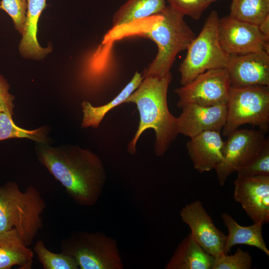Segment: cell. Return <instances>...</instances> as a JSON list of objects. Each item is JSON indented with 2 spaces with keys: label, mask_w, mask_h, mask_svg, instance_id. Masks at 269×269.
<instances>
[{
  "label": "cell",
  "mask_w": 269,
  "mask_h": 269,
  "mask_svg": "<svg viewBox=\"0 0 269 269\" xmlns=\"http://www.w3.org/2000/svg\"><path fill=\"white\" fill-rule=\"evenodd\" d=\"M35 150L38 161L75 203L85 207L97 203L107 179L105 166L98 155L74 145L52 146L36 143Z\"/></svg>",
  "instance_id": "cell-1"
},
{
  "label": "cell",
  "mask_w": 269,
  "mask_h": 269,
  "mask_svg": "<svg viewBox=\"0 0 269 269\" xmlns=\"http://www.w3.org/2000/svg\"><path fill=\"white\" fill-rule=\"evenodd\" d=\"M184 16L168 5L160 13L112 28L104 39L115 42L138 36L151 40L157 47V53L144 70L142 76H163L170 72L177 55L187 50L195 37Z\"/></svg>",
  "instance_id": "cell-2"
},
{
  "label": "cell",
  "mask_w": 269,
  "mask_h": 269,
  "mask_svg": "<svg viewBox=\"0 0 269 269\" xmlns=\"http://www.w3.org/2000/svg\"><path fill=\"white\" fill-rule=\"evenodd\" d=\"M172 80L170 72L163 76H147L125 103L136 105L140 120L138 128L129 142L128 151L136 153V144L141 134L148 129L155 134L154 151L156 156H163L178 133L176 117L172 115L167 105V91Z\"/></svg>",
  "instance_id": "cell-3"
},
{
  "label": "cell",
  "mask_w": 269,
  "mask_h": 269,
  "mask_svg": "<svg viewBox=\"0 0 269 269\" xmlns=\"http://www.w3.org/2000/svg\"><path fill=\"white\" fill-rule=\"evenodd\" d=\"M46 208L43 197L34 186L22 191L14 181L0 185V234L14 229L29 247L43 228L42 214Z\"/></svg>",
  "instance_id": "cell-4"
},
{
  "label": "cell",
  "mask_w": 269,
  "mask_h": 269,
  "mask_svg": "<svg viewBox=\"0 0 269 269\" xmlns=\"http://www.w3.org/2000/svg\"><path fill=\"white\" fill-rule=\"evenodd\" d=\"M61 252L72 257L80 269H124L117 242L98 231H74L62 239Z\"/></svg>",
  "instance_id": "cell-5"
},
{
  "label": "cell",
  "mask_w": 269,
  "mask_h": 269,
  "mask_svg": "<svg viewBox=\"0 0 269 269\" xmlns=\"http://www.w3.org/2000/svg\"><path fill=\"white\" fill-rule=\"evenodd\" d=\"M219 19L217 11H212L200 32L187 48L186 55L179 68L181 85L189 83L206 71L226 68L229 56L219 43Z\"/></svg>",
  "instance_id": "cell-6"
},
{
  "label": "cell",
  "mask_w": 269,
  "mask_h": 269,
  "mask_svg": "<svg viewBox=\"0 0 269 269\" xmlns=\"http://www.w3.org/2000/svg\"><path fill=\"white\" fill-rule=\"evenodd\" d=\"M257 126L267 133L269 127V86L231 87L227 118L222 134L228 136L241 125Z\"/></svg>",
  "instance_id": "cell-7"
},
{
  "label": "cell",
  "mask_w": 269,
  "mask_h": 269,
  "mask_svg": "<svg viewBox=\"0 0 269 269\" xmlns=\"http://www.w3.org/2000/svg\"><path fill=\"white\" fill-rule=\"evenodd\" d=\"M224 141L222 158L215 167L219 184L223 186L233 172L249 164L260 152L268 138L260 130L237 129Z\"/></svg>",
  "instance_id": "cell-8"
},
{
  "label": "cell",
  "mask_w": 269,
  "mask_h": 269,
  "mask_svg": "<svg viewBox=\"0 0 269 269\" xmlns=\"http://www.w3.org/2000/svg\"><path fill=\"white\" fill-rule=\"evenodd\" d=\"M231 87L226 68L206 71L175 90L179 97L177 106L181 108L190 104L205 106L227 105Z\"/></svg>",
  "instance_id": "cell-9"
},
{
  "label": "cell",
  "mask_w": 269,
  "mask_h": 269,
  "mask_svg": "<svg viewBox=\"0 0 269 269\" xmlns=\"http://www.w3.org/2000/svg\"><path fill=\"white\" fill-rule=\"evenodd\" d=\"M218 34L222 48L229 56L263 51L269 52V42L262 34L258 25L230 15L219 18Z\"/></svg>",
  "instance_id": "cell-10"
},
{
  "label": "cell",
  "mask_w": 269,
  "mask_h": 269,
  "mask_svg": "<svg viewBox=\"0 0 269 269\" xmlns=\"http://www.w3.org/2000/svg\"><path fill=\"white\" fill-rule=\"evenodd\" d=\"M180 216L190 228L193 239L207 253L215 258L223 254L227 235L216 227L201 201L186 204Z\"/></svg>",
  "instance_id": "cell-11"
},
{
  "label": "cell",
  "mask_w": 269,
  "mask_h": 269,
  "mask_svg": "<svg viewBox=\"0 0 269 269\" xmlns=\"http://www.w3.org/2000/svg\"><path fill=\"white\" fill-rule=\"evenodd\" d=\"M233 197L254 223H269V176L238 174Z\"/></svg>",
  "instance_id": "cell-12"
},
{
  "label": "cell",
  "mask_w": 269,
  "mask_h": 269,
  "mask_svg": "<svg viewBox=\"0 0 269 269\" xmlns=\"http://www.w3.org/2000/svg\"><path fill=\"white\" fill-rule=\"evenodd\" d=\"M232 87L269 86V53L231 55L226 68Z\"/></svg>",
  "instance_id": "cell-13"
},
{
  "label": "cell",
  "mask_w": 269,
  "mask_h": 269,
  "mask_svg": "<svg viewBox=\"0 0 269 269\" xmlns=\"http://www.w3.org/2000/svg\"><path fill=\"white\" fill-rule=\"evenodd\" d=\"M176 118L178 134L192 138L207 131L220 132L227 118V105L205 106L190 104L183 106Z\"/></svg>",
  "instance_id": "cell-14"
},
{
  "label": "cell",
  "mask_w": 269,
  "mask_h": 269,
  "mask_svg": "<svg viewBox=\"0 0 269 269\" xmlns=\"http://www.w3.org/2000/svg\"><path fill=\"white\" fill-rule=\"evenodd\" d=\"M223 144L219 132H205L190 138L186 148L194 168L200 173L214 169L222 158Z\"/></svg>",
  "instance_id": "cell-15"
},
{
  "label": "cell",
  "mask_w": 269,
  "mask_h": 269,
  "mask_svg": "<svg viewBox=\"0 0 269 269\" xmlns=\"http://www.w3.org/2000/svg\"><path fill=\"white\" fill-rule=\"evenodd\" d=\"M46 6V0H27L24 28L18 46L19 52L24 57L40 59L51 51V46L42 47L37 38L39 18Z\"/></svg>",
  "instance_id": "cell-16"
},
{
  "label": "cell",
  "mask_w": 269,
  "mask_h": 269,
  "mask_svg": "<svg viewBox=\"0 0 269 269\" xmlns=\"http://www.w3.org/2000/svg\"><path fill=\"white\" fill-rule=\"evenodd\" d=\"M214 260L190 233L179 244L164 269H212Z\"/></svg>",
  "instance_id": "cell-17"
},
{
  "label": "cell",
  "mask_w": 269,
  "mask_h": 269,
  "mask_svg": "<svg viewBox=\"0 0 269 269\" xmlns=\"http://www.w3.org/2000/svg\"><path fill=\"white\" fill-rule=\"evenodd\" d=\"M33 256V251L25 245L15 229L0 234V269L15 266L20 269H30Z\"/></svg>",
  "instance_id": "cell-18"
},
{
  "label": "cell",
  "mask_w": 269,
  "mask_h": 269,
  "mask_svg": "<svg viewBox=\"0 0 269 269\" xmlns=\"http://www.w3.org/2000/svg\"><path fill=\"white\" fill-rule=\"evenodd\" d=\"M221 217L228 231L224 254H228L234 246L245 245L256 247L269 256V250L263 237V224L254 223L251 226H243L228 213L222 214Z\"/></svg>",
  "instance_id": "cell-19"
},
{
  "label": "cell",
  "mask_w": 269,
  "mask_h": 269,
  "mask_svg": "<svg viewBox=\"0 0 269 269\" xmlns=\"http://www.w3.org/2000/svg\"><path fill=\"white\" fill-rule=\"evenodd\" d=\"M143 79L142 75L135 72L131 80L119 94L110 102L104 105L94 107L88 101L82 102V128H98L107 113L113 108L124 103L128 98L138 88Z\"/></svg>",
  "instance_id": "cell-20"
},
{
  "label": "cell",
  "mask_w": 269,
  "mask_h": 269,
  "mask_svg": "<svg viewBox=\"0 0 269 269\" xmlns=\"http://www.w3.org/2000/svg\"><path fill=\"white\" fill-rule=\"evenodd\" d=\"M166 7L165 0H128L114 13L112 28L160 13Z\"/></svg>",
  "instance_id": "cell-21"
},
{
  "label": "cell",
  "mask_w": 269,
  "mask_h": 269,
  "mask_svg": "<svg viewBox=\"0 0 269 269\" xmlns=\"http://www.w3.org/2000/svg\"><path fill=\"white\" fill-rule=\"evenodd\" d=\"M12 116L5 112H0V141L11 138H28L36 143L49 144L48 130L41 127L33 130H27L17 126Z\"/></svg>",
  "instance_id": "cell-22"
},
{
  "label": "cell",
  "mask_w": 269,
  "mask_h": 269,
  "mask_svg": "<svg viewBox=\"0 0 269 269\" xmlns=\"http://www.w3.org/2000/svg\"><path fill=\"white\" fill-rule=\"evenodd\" d=\"M229 15L258 25L269 15V0H232Z\"/></svg>",
  "instance_id": "cell-23"
},
{
  "label": "cell",
  "mask_w": 269,
  "mask_h": 269,
  "mask_svg": "<svg viewBox=\"0 0 269 269\" xmlns=\"http://www.w3.org/2000/svg\"><path fill=\"white\" fill-rule=\"evenodd\" d=\"M33 252L44 269H79L75 260L62 252L53 253L49 250L42 241H37Z\"/></svg>",
  "instance_id": "cell-24"
},
{
  "label": "cell",
  "mask_w": 269,
  "mask_h": 269,
  "mask_svg": "<svg viewBox=\"0 0 269 269\" xmlns=\"http://www.w3.org/2000/svg\"><path fill=\"white\" fill-rule=\"evenodd\" d=\"M252 258L250 254L238 248L233 255L222 254L215 258L212 269H249Z\"/></svg>",
  "instance_id": "cell-25"
},
{
  "label": "cell",
  "mask_w": 269,
  "mask_h": 269,
  "mask_svg": "<svg viewBox=\"0 0 269 269\" xmlns=\"http://www.w3.org/2000/svg\"><path fill=\"white\" fill-rule=\"evenodd\" d=\"M246 176H269V139L258 155L247 165L237 171Z\"/></svg>",
  "instance_id": "cell-26"
},
{
  "label": "cell",
  "mask_w": 269,
  "mask_h": 269,
  "mask_svg": "<svg viewBox=\"0 0 269 269\" xmlns=\"http://www.w3.org/2000/svg\"><path fill=\"white\" fill-rule=\"evenodd\" d=\"M27 0H1L0 9L5 11L11 18L14 26L22 34L25 22Z\"/></svg>",
  "instance_id": "cell-27"
},
{
  "label": "cell",
  "mask_w": 269,
  "mask_h": 269,
  "mask_svg": "<svg viewBox=\"0 0 269 269\" xmlns=\"http://www.w3.org/2000/svg\"><path fill=\"white\" fill-rule=\"evenodd\" d=\"M169 5L184 16L195 20L200 18L203 11L210 4L206 0H167Z\"/></svg>",
  "instance_id": "cell-28"
},
{
  "label": "cell",
  "mask_w": 269,
  "mask_h": 269,
  "mask_svg": "<svg viewBox=\"0 0 269 269\" xmlns=\"http://www.w3.org/2000/svg\"><path fill=\"white\" fill-rule=\"evenodd\" d=\"M10 86L6 79L0 74V112L14 115V97L9 92Z\"/></svg>",
  "instance_id": "cell-29"
},
{
  "label": "cell",
  "mask_w": 269,
  "mask_h": 269,
  "mask_svg": "<svg viewBox=\"0 0 269 269\" xmlns=\"http://www.w3.org/2000/svg\"><path fill=\"white\" fill-rule=\"evenodd\" d=\"M258 27L266 40L269 42V15L258 25Z\"/></svg>",
  "instance_id": "cell-30"
},
{
  "label": "cell",
  "mask_w": 269,
  "mask_h": 269,
  "mask_svg": "<svg viewBox=\"0 0 269 269\" xmlns=\"http://www.w3.org/2000/svg\"><path fill=\"white\" fill-rule=\"evenodd\" d=\"M216 0H206V1H207L208 3H209L210 4L211 2H214V1H216Z\"/></svg>",
  "instance_id": "cell-31"
}]
</instances>
